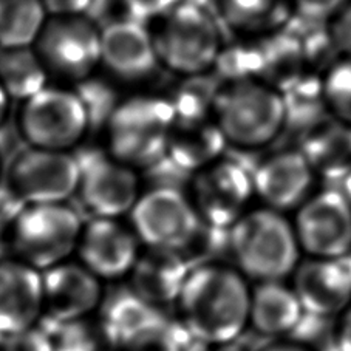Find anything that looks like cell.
Returning <instances> with one entry per match:
<instances>
[{
    "label": "cell",
    "instance_id": "d590c367",
    "mask_svg": "<svg viewBox=\"0 0 351 351\" xmlns=\"http://www.w3.org/2000/svg\"><path fill=\"white\" fill-rule=\"evenodd\" d=\"M258 351H316L310 345L295 339H276Z\"/></svg>",
    "mask_w": 351,
    "mask_h": 351
},
{
    "label": "cell",
    "instance_id": "d6986e66",
    "mask_svg": "<svg viewBox=\"0 0 351 351\" xmlns=\"http://www.w3.org/2000/svg\"><path fill=\"white\" fill-rule=\"evenodd\" d=\"M44 310L42 274L17 258L0 262V339L32 328Z\"/></svg>",
    "mask_w": 351,
    "mask_h": 351
},
{
    "label": "cell",
    "instance_id": "d4e9b609",
    "mask_svg": "<svg viewBox=\"0 0 351 351\" xmlns=\"http://www.w3.org/2000/svg\"><path fill=\"white\" fill-rule=\"evenodd\" d=\"M48 71L34 47L0 48V86L13 99L27 101L47 87Z\"/></svg>",
    "mask_w": 351,
    "mask_h": 351
},
{
    "label": "cell",
    "instance_id": "74e56055",
    "mask_svg": "<svg viewBox=\"0 0 351 351\" xmlns=\"http://www.w3.org/2000/svg\"><path fill=\"white\" fill-rule=\"evenodd\" d=\"M8 104H10V96L5 92L3 87L0 86V124L3 123L5 114L8 112Z\"/></svg>",
    "mask_w": 351,
    "mask_h": 351
},
{
    "label": "cell",
    "instance_id": "44dd1931",
    "mask_svg": "<svg viewBox=\"0 0 351 351\" xmlns=\"http://www.w3.org/2000/svg\"><path fill=\"white\" fill-rule=\"evenodd\" d=\"M98 310L99 324L119 350L166 320L165 311L139 298L129 285L102 294Z\"/></svg>",
    "mask_w": 351,
    "mask_h": 351
},
{
    "label": "cell",
    "instance_id": "8fae6325",
    "mask_svg": "<svg viewBox=\"0 0 351 351\" xmlns=\"http://www.w3.org/2000/svg\"><path fill=\"white\" fill-rule=\"evenodd\" d=\"M256 197L252 173L229 160H217L195 172L191 202L206 225L229 229Z\"/></svg>",
    "mask_w": 351,
    "mask_h": 351
},
{
    "label": "cell",
    "instance_id": "ab89813d",
    "mask_svg": "<svg viewBox=\"0 0 351 351\" xmlns=\"http://www.w3.org/2000/svg\"><path fill=\"white\" fill-rule=\"evenodd\" d=\"M0 341H2V339H0Z\"/></svg>",
    "mask_w": 351,
    "mask_h": 351
},
{
    "label": "cell",
    "instance_id": "e575fe53",
    "mask_svg": "<svg viewBox=\"0 0 351 351\" xmlns=\"http://www.w3.org/2000/svg\"><path fill=\"white\" fill-rule=\"evenodd\" d=\"M335 347L337 351H351V304L342 314L335 330Z\"/></svg>",
    "mask_w": 351,
    "mask_h": 351
},
{
    "label": "cell",
    "instance_id": "ac0fdd59",
    "mask_svg": "<svg viewBox=\"0 0 351 351\" xmlns=\"http://www.w3.org/2000/svg\"><path fill=\"white\" fill-rule=\"evenodd\" d=\"M101 64L119 80H146L160 64L154 34L129 17L110 23L101 29Z\"/></svg>",
    "mask_w": 351,
    "mask_h": 351
},
{
    "label": "cell",
    "instance_id": "7c38bea8",
    "mask_svg": "<svg viewBox=\"0 0 351 351\" xmlns=\"http://www.w3.org/2000/svg\"><path fill=\"white\" fill-rule=\"evenodd\" d=\"M80 160L70 152L29 149L10 171V189L27 206L64 203L77 192Z\"/></svg>",
    "mask_w": 351,
    "mask_h": 351
},
{
    "label": "cell",
    "instance_id": "8992f818",
    "mask_svg": "<svg viewBox=\"0 0 351 351\" xmlns=\"http://www.w3.org/2000/svg\"><path fill=\"white\" fill-rule=\"evenodd\" d=\"M82 220L64 203L29 204L13 226L16 258L38 271L66 262L77 250Z\"/></svg>",
    "mask_w": 351,
    "mask_h": 351
},
{
    "label": "cell",
    "instance_id": "8d00e7d4",
    "mask_svg": "<svg viewBox=\"0 0 351 351\" xmlns=\"http://www.w3.org/2000/svg\"><path fill=\"white\" fill-rule=\"evenodd\" d=\"M184 351H240L239 348L232 347L231 343L226 345H208L199 341H195L192 345H189Z\"/></svg>",
    "mask_w": 351,
    "mask_h": 351
},
{
    "label": "cell",
    "instance_id": "30bf717a",
    "mask_svg": "<svg viewBox=\"0 0 351 351\" xmlns=\"http://www.w3.org/2000/svg\"><path fill=\"white\" fill-rule=\"evenodd\" d=\"M294 231L302 252L343 260L351 254V199L342 192H314L295 210Z\"/></svg>",
    "mask_w": 351,
    "mask_h": 351
},
{
    "label": "cell",
    "instance_id": "9a60e30c",
    "mask_svg": "<svg viewBox=\"0 0 351 351\" xmlns=\"http://www.w3.org/2000/svg\"><path fill=\"white\" fill-rule=\"evenodd\" d=\"M44 319L70 322L88 317L99 308L102 289L99 278L82 263L64 262L40 272Z\"/></svg>",
    "mask_w": 351,
    "mask_h": 351
},
{
    "label": "cell",
    "instance_id": "1f68e13d",
    "mask_svg": "<svg viewBox=\"0 0 351 351\" xmlns=\"http://www.w3.org/2000/svg\"><path fill=\"white\" fill-rule=\"evenodd\" d=\"M328 38L342 58H351V0L328 19Z\"/></svg>",
    "mask_w": 351,
    "mask_h": 351
},
{
    "label": "cell",
    "instance_id": "603a6c76",
    "mask_svg": "<svg viewBox=\"0 0 351 351\" xmlns=\"http://www.w3.org/2000/svg\"><path fill=\"white\" fill-rule=\"evenodd\" d=\"M226 141L213 121H180L175 119L169 139L167 156L175 165L195 171L219 160V154Z\"/></svg>",
    "mask_w": 351,
    "mask_h": 351
},
{
    "label": "cell",
    "instance_id": "52a82bcc",
    "mask_svg": "<svg viewBox=\"0 0 351 351\" xmlns=\"http://www.w3.org/2000/svg\"><path fill=\"white\" fill-rule=\"evenodd\" d=\"M19 125L33 149L69 152L86 136L90 117L76 92L45 87L23 101Z\"/></svg>",
    "mask_w": 351,
    "mask_h": 351
},
{
    "label": "cell",
    "instance_id": "6da1fadb",
    "mask_svg": "<svg viewBox=\"0 0 351 351\" xmlns=\"http://www.w3.org/2000/svg\"><path fill=\"white\" fill-rule=\"evenodd\" d=\"M252 288L235 266L217 262L187 276L175 304L177 316L197 341L226 345L250 326Z\"/></svg>",
    "mask_w": 351,
    "mask_h": 351
},
{
    "label": "cell",
    "instance_id": "f1b7e54d",
    "mask_svg": "<svg viewBox=\"0 0 351 351\" xmlns=\"http://www.w3.org/2000/svg\"><path fill=\"white\" fill-rule=\"evenodd\" d=\"M121 351H183L177 326L172 316L166 314L165 324L143 332Z\"/></svg>",
    "mask_w": 351,
    "mask_h": 351
},
{
    "label": "cell",
    "instance_id": "277c9868",
    "mask_svg": "<svg viewBox=\"0 0 351 351\" xmlns=\"http://www.w3.org/2000/svg\"><path fill=\"white\" fill-rule=\"evenodd\" d=\"M175 124L172 102L160 96H133L108 118L110 155L133 169L152 167L167 156Z\"/></svg>",
    "mask_w": 351,
    "mask_h": 351
},
{
    "label": "cell",
    "instance_id": "3957f363",
    "mask_svg": "<svg viewBox=\"0 0 351 351\" xmlns=\"http://www.w3.org/2000/svg\"><path fill=\"white\" fill-rule=\"evenodd\" d=\"M287 102L276 87L256 77H237L217 88L213 119L226 144L256 150L280 135Z\"/></svg>",
    "mask_w": 351,
    "mask_h": 351
},
{
    "label": "cell",
    "instance_id": "e0dca14e",
    "mask_svg": "<svg viewBox=\"0 0 351 351\" xmlns=\"http://www.w3.org/2000/svg\"><path fill=\"white\" fill-rule=\"evenodd\" d=\"M293 276V289L308 316H339L350 306L351 277L342 260L310 257L299 263Z\"/></svg>",
    "mask_w": 351,
    "mask_h": 351
},
{
    "label": "cell",
    "instance_id": "d6a6232c",
    "mask_svg": "<svg viewBox=\"0 0 351 351\" xmlns=\"http://www.w3.org/2000/svg\"><path fill=\"white\" fill-rule=\"evenodd\" d=\"M350 0H293V8L310 19H326L335 16Z\"/></svg>",
    "mask_w": 351,
    "mask_h": 351
},
{
    "label": "cell",
    "instance_id": "5bb4252c",
    "mask_svg": "<svg viewBox=\"0 0 351 351\" xmlns=\"http://www.w3.org/2000/svg\"><path fill=\"white\" fill-rule=\"evenodd\" d=\"M316 172L310 158L299 150L269 155L252 173L254 193L266 208L278 213L298 210L313 195Z\"/></svg>",
    "mask_w": 351,
    "mask_h": 351
},
{
    "label": "cell",
    "instance_id": "4316f807",
    "mask_svg": "<svg viewBox=\"0 0 351 351\" xmlns=\"http://www.w3.org/2000/svg\"><path fill=\"white\" fill-rule=\"evenodd\" d=\"M38 325L50 336L53 351H121L99 320L84 317L70 322H53L40 317Z\"/></svg>",
    "mask_w": 351,
    "mask_h": 351
},
{
    "label": "cell",
    "instance_id": "f546056e",
    "mask_svg": "<svg viewBox=\"0 0 351 351\" xmlns=\"http://www.w3.org/2000/svg\"><path fill=\"white\" fill-rule=\"evenodd\" d=\"M181 0H123L127 17L139 23H146L165 17L177 7Z\"/></svg>",
    "mask_w": 351,
    "mask_h": 351
},
{
    "label": "cell",
    "instance_id": "9c48e42d",
    "mask_svg": "<svg viewBox=\"0 0 351 351\" xmlns=\"http://www.w3.org/2000/svg\"><path fill=\"white\" fill-rule=\"evenodd\" d=\"M132 229L147 247L178 251L202 223L191 198L171 186L139 195L130 210Z\"/></svg>",
    "mask_w": 351,
    "mask_h": 351
},
{
    "label": "cell",
    "instance_id": "83f0119b",
    "mask_svg": "<svg viewBox=\"0 0 351 351\" xmlns=\"http://www.w3.org/2000/svg\"><path fill=\"white\" fill-rule=\"evenodd\" d=\"M322 96L331 113L351 127V58H341L326 70Z\"/></svg>",
    "mask_w": 351,
    "mask_h": 351
},
{
    "label": "cell",
    "instance_id": "7402d4cb",
    "mask_svg": "<svg viewBox=\"0 0 351 351\" xmlns=\"http://www.w3.org/2000/svg\"><path fill=\"white\" fill-rule=\"evenodd\" d=\"M304 317L305 311L293 287H288L282 280H274L258 282L257 287L252 288L250 326L258 335L285 339L298 330Z\"/></svg>",
    "mask_w": 351,
    "mask_h": 351
},
{
    "label": "cell",
    "instance_id": "ba28073f",
    "mask_svg": "<svg viewBox=\"0 0 351 351\" xmlns=\"http://www.w3.org/2000/svg\"><path fill=\"white\" fill-rule=\"evenodd\" d=\"M34 50L48 73L82 82L101 64V29L81 16H51Z\"/></svg>",
    "mask_w": 351,
    "mask_h": 351
},
{
    "label": "cell",
    "instance_id": "484cf974",
    "mask_svg": "<svg viewBox=\"0 0 351 351\" xmlns=\"http://www.w3.org/2000/svg\"><path fill=\"white\" fill-rule=\"evenodd\" d=\"M47 21L42 0H0V48L34 47Z\"/></svg>",
    "mask_w": 351,
    "mask_h": 351
},
{
    "label": "cell",
    "instance_id": "5b68a950",
    "mask_svg": "<svg viewBox=\"0 0 351 351\" xmlns=\"http://www.w3.org/2000/svg\"><path fill=\"white\" fill-rule=\"evenodd\" d=\"M160 64L173 73L202 76L213 69L221 54L220 28L203 5L180 2L155 36Z\"/></svg>",
    "mask_w": 351,
    "mask_h": 351
},
{
    "label": "cell",
    "instance_id": "836d02e7",
    "mask_svg": "<svg viewBox=\"0 0 351 351\" xmlns=\"http://www.w3.org/2000/svg\"><path fill=\"white\" fill-rule=\"evenodd\" d=\"M51 16H81L86 14L95 0H42Z\"/></svg>",
    "mask_w": 351,
    "mask_h": 351
},
{
    "label": "cell",
    "instance_id": "4dcf8cb0",
    "mask_svg": "<svg viewBox=\"0 0 351 351\" xmlns=\"http://www.w3.org/2000/svg\"><path fill=\"white\" fill-rule=\"evenodd\" d=\"M0 351H53L50 336L36 324L0 341Z\"/></svg>",
    "mask_w": 351,
    "mask_h": 351
},
{
    "label": "cell",
    "instance_id": "7a4b0ae2",
    "mask_svg": "<svg viewBox=\"0 0 351 351\" xmlns=\"http://www.w3.org/2000/svg\"><path fill=\"white\" fill-rule=\"evenodd\" d=\"M229 251L241 274L257 282H274L294 274L300 245L285 214L266 206L247 209L229 228Z\"/></svg>",
    "mask_w": 351,
    "mask_h": 351
},
{
    "label": "cell",
    "instance_id": "f35d334b",
    "mask_svg": "<svg viewBox=\"0 0 351 351\" xmlns=\"http://www.w3.org/2000/svg\"><path fill=\"white\" fill-rule=\"evenodd\" d=\"M342 262H343L345 266H347V269H348V272H350V277H351V254H350V256L345 257V258L342 260Z\"/></svg>",
    "mask_w": 351,
    "mask_h": 351
},
{
    "label": "cell",
    "instance_id": "ffe728a7",
    "mask_svg": "<svg viewBox=\"0 0 351 351\" xmlns=\"http://www.w3.org/2000/svg\"><path fill=\"white\" fill-rule=\"evenodd\" d=\"M189 272L177 251L147 247L133 265L129 287L150 305L165 310L177 304Z\"/></svg>",
    "mask_w": 351,
    "mask_h": 351
},
{
    "label": "cell",
    "instance_id": "4fadbf2b",
    "mask_svg": "<svg viewBox=\"0 0 351 351\" xmlns=\"http://www.w3.org/2000/svg\"><path fill=\"white\" fill-rule=\"evenodd\" d=\"M81 178L77 192L93 219H119L130 214L139 198L136 169L113 156L80 160Z\"/></svg>",
    "mask_w": 351,
    "mask_h": 351
},
{
    "label": "cell",
    "instance_id": "2e32d148",
    "mask_svg": "<svg viewBox=\"0 0 351 351\" xmlns=\"http://www.w3.org/2000/svg\"><path fill=\"white\" fill-rule=\"evenodd\" d=\"M81 262L98 278H119L139 256V239L118 219H93L84 225L77 245Z\"/></svg>",
    "mask_w": 351,
    "mask_h": 351
},
{
    "label": "cell",
    "instance_id": "cb8c5ba5",
    "mask_svg": "<svg viewBox=\"0 0 351 351\" xmlns=\"http://www.w3.org/2000/svg\"><path fill=\"white\" fill-rule=\"evenodd\" d=\"M223 22L243 36H265L291 17L293 0H217Z\"/></svg>",
    "mask_w": 351,
    "mask_h": 351
}]
</instances>
